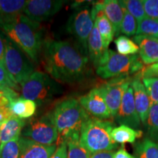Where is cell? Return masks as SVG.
<instances>
[{"instance_id": "cell-1", "label": "cell", "mask_w": 158, "mask_h": 158, "mask_svg": "<svg viewBox=\"0 0 158 158\" xmlns=\"http://www.w3.org/2000/svg\"><path fill=\"white\" fill-rule=\"evenodd\" d=\"M43 68L61 83H75L84 78L88 57L78 45L68 40H48L42 48Z\"/></svg>"}, {"instance_id": "cell-2", "label": "cell", "mask_w": 158, "mask_h": 158, "mask_svg": "<svg viewBox=\"0 0 158 158\" xmlns=\"http://www.w3.org/2000/svg\"><path fill=\"white\" fill-rule=\"evenodd\" d=\"M0 28L5 37L18 45L32 62H38L44 44L40 23L21 14L1 23Z\"/></svg>"}, {"instance_id": "cell-3", "label": "cell", "mask_w": 158, "mask_h": 158, "mask_svg": "<svg viewBox=\"0 0 158 158\" xmlns=\"http://www.w3.org/2000/svg\"><path fill=\"white\" fill-rule=\"evenodd\" d=\"M59 133L56 146L66 142L73 135H80L81 126L90 115L84 110L78 99L67 98L56 105L51 110Z\"/></svg>"}, {"instance_id": "cell-4", "label": "cell", "mask_w": 158, "mask_h": 158, "mask_svg": "<svg viewBox=\"0 0 158 158\" xmlns=\"http://www.w3.org/2000/svg\"><path fill=\"white\" fill-rule=\"evenodd\" d=\"M114 122L89 116L81 126L80 141L84 147L92 154L106 151H114L118 143L113 141L111 132Z\"/></svg>"}, {"instance_id": "cell-5", "label": "cell", "mask_w": 158, "mask_h": 158, "mask_svg": "<svg viewBox=\"0 0 158 158\" xmlns=\"http://www.w3.org/2000/svg\"><path fill=\"white\" fill-rule=\"evenodd\" d=\"M21 86L22 98L32 100L37 106L48 103L63 92L56 80L40 71H35Z\"/></svg>"}, {"instance_id": "cell-6", "label": "cell", "mask_w": 158, "mask_h": 158, "mask_svg": "<svg viewBox=\"0 0 158 158\" xmlns=\"http://www.w3.org/2000/svg\"><path fill=\"white\" fill-rule=\"evenodd\" d=\"M143 68V63L139 55L124 56L109 50V56L107 61L97 68L96 73L103 79L120 76H135Z\"/></svg>"}, {"instance_id": "cell-7", "label": "cell", "mask_w": 158, "mask_h": 158, "mask_svg": "<svg viewBox=\"0 0 158 158\" xmlns=\"http://www.w3.org/2000/svg\"><path fill=\"white\" fill-rule=\"evenodd\" d=\"M5 43L4 64L10 76L18 85H21L35 72L32 61L23 51L7 37Z\"/></svg>"}, {"instance_id": "cell-8", "label": "cell", "mask_w": 158, "mask_h": 158, "mask_svg": "<svg viewBox=\"0 0 158 158\" xmlns=\"http://www.w3.org/2000/svg\"><path fill=\"white\" fill-rule=\"evenodd\" d=\"M86 2H75L73 7L74 13L68 20L67 29L68 33L76 38L77 43L83 51L88 56V40L94 28V21L92 12Z\"/></svg>"}, {"instance_id": "cell-9", "label": "cell", "mask_w": 158, "mask_h": 158, "mask_svg": "<svg viewBox=\"0 0 158 158\" xmlns=\"http://www.w3.org/2000/svg\"><path fill=\"white\" fill-rule=\"evenodd\" d=\"M21 135L41 145H56L59 133L51 112L29 122L23 129Z\"/></svg>"}, {"instance_id": "cell-10", "label": "cell", "mask_w": 158, "mask_h": 158, "mask_svg": "<svg viewBox=\"0 0 158 158\" xmlns=\"http://www.w3.org/2000/svg\"><path fill=\"white\" fill-rule=\"evenodd\" d=\"M134 76H120L110 78L100 87L112 117L115 118L125 92L131 85Z\"/></svg>"}, {"instance_id": "cell-11", "label": "cell", "mask_w": 158, "mask_h": 158, "mask_svg": "<svg viewBox=\"0 0 158 158\" xmlns=\"http://www.w3.org/2000/svg\"><path fill=\"white\" fill-rule=\"evenodd\" d=\"M67 1L63 0H29L23 14L35 22L46 21L58 13Z\"/></svg>"}, {"instance_id": "cell-12", "label": "cell", "mask_w": 158, "mask_h": 158, "mask_svg": "<svg viewBox=\"0 0 158 158\" xmlns=\"http://www.w3.org/2000/svg\"><path fill=\"white\" fill-rule=\"evenodd\" d=\"M78 100L90 116L102 120L113 118L100 87L91 89L87 94L80 97Z\"/></svg>"}, {"instance_id": "cell-13", "label": "cell", "mask_w": 158, "mask_h": 158, "mask_svg": "<svg viewBox=\"0 0 158 158\" xmlns=\"http://www.w3.org/2000/svg\"><path fill=\"white\" fill-rule=\"evenodd\" d=\"M114 118L120 125L123 124L135 130H139L141 127V119L135 108L133 89L131 85L124 93L117 114Z\"/></svg>"}, {"instance_id": "cell-14", "label": "cell", "mask_w": 158, "mask_h": 158, "mask_svg": "<svg viewBox=\"0 0 158 158\" xmlns=\"http://www.w3.org/2000/svg\"><path fill=\"white\" fill-rule=\"evenodd\" d=\"M134 42L139 48V56L143 64L151 65L158 62V38L147 35H136Z\"/></svg>"}, {"instance_id": "cell-15", "label": "cell", "mask_w": 158, "mask_h": 158, "mask_svg": "<svg viewBox=\"0 0 158 158\" xmlns=\"http://www.w3.org/2000/svg\"><path fill=\"white\" fill-rule=\"evenodd\" d=\"M88 56L96 68L105 64L109 56V49L104 46L95 24L89 37Z\"/></svg>"}, {"instance_id": "cell-16", "label": "cell", "mask_w": 158, "mask_h": 158, "mask_svg": "<svg viewBox=\"0 0 158 158\" xmlns=\"http://www.w3.org/2000/svg\"><path fill=\"white\" fill-rule=\"evenodd\" d=\"M19 158H51L57 146H44L25 137H20Z\"/></svg>"}, {"instance_id": "cell-17", "label": "cell", "mask_w": 158, "mask_h": 158, "mask_svg": "<svg viewBox=\"0 0 158 158\" xmlns=\"http://www.w3.org/2000/svg\"><path fill=\"white\" fill-rule=\"evenodd\" d=\"M131 86L133 89L134 100H135L136 110H137L141 122L144 125L147 119L152 102L141 79L133 77V80L131 83Z\"/></svg>"}, {"instance_id": "cell-18", "label": "cell", "mask_w": 158, "mask_h": 158, "mask_svg": "<svg viewBox=\"0 0 158 158\" xmlns=\"http://www.w3.org/2000/svg\"><path fill=\"white\" fill-rule=\"evenodd\" d=\"M26 126L24 119L13 115L0 124V140L1 147L20 137L21 132Z\"/></svg>"}, {"instance_id": "cell-19", "label": "cell", "mask_w": 158, "mask_h": 158, "mask_svg": "<svg viewBox=\"0 0 158 158\" xmlns=\"http://www.w3.org/2000/svg\"><path fill=\"white\" fill-rule=\"evenodd\" d=\"M105 15L113 25L115 36L119 35L121 25L123 19V10L119 2L116 0H106L103 4Z\"/></svg>"}, {"instance_id": "cell-20", "label": "cell", "mask_w": 158, "mask_h": 158, "mask_svg": "<svg viewBox=\"0 0 158 158\" xmlns=\"http://www.w3.org/2000/svg\"><path fill=\"white\" fill-rule=\"evenodd\" d=\"M27 1L0 0V24L23 14Z\"/></svg>"}, {"instance_id": "cell-21", "label": "cell", "mask_w": 158, "mask_h": 158, "mask_svg": "<svg viewBox=\"0 0 158 158\" xmlns=\"http://www.w3.org/2000/svg\"><path fill=\"white\" fill-rule=\"evenodd\" d=\"M37 105L34 101L19 97L10 102V108L13 114L18 117L25 119L35 114Z\"/></svg>"}, {"instance_id": "cell-22", "label": "cell", "mask_w": 158, "mask_h": 158, "mask_svg": "<svg viewBox=\"0 0 158 158\" xmlns=\"http://www.w3.org/2000/svg\"><path fill=\"white\" fill-rule=\"evenodd\" d=\"M143 135V132L140 130H135L126 125L115 127L111 132V138L116 143L124 144L126 143H134L137 138Z\"/></svg>"}, {"instance_id": "cell-23", "label": "cell", "mask_w": 158, "mask_h": 158, "mask_svg": "<svg viewBox=\"0 0 158 158\" xmlns=\"http://www.w3.org/2000/svg\"><path fill=\"white\" fill-rule=\"evenodd\" d=\"M135 158H158V143L145 138L135 144Z\"/></svg>"}, {"instance_id": "cell-24", "label": "cell", "mask_w": 158, "mask_h": 158, "mask_svg": "<svg viewBox=\"0 0 158 158\" xmlns=\"http://www.w3.org/2000/svg\"><path fill=\"white\" fill-rule=\"evenodd\" d=\"M144 127L147 130V138L158 143V103L152 102Z\"/></svg>"}, {"instance_id": "cell-25", "label": "cell", "mask_w": 158, "mask_h": 158, "mask_svg": "<svg viewBox=\"0 0 158 158\" xmlns=\"http://www.w3.org/2000/svg\"><path fill=\"white\" fill-rule=\"evenodd\" d=\"M65 143L68 147V158H91L92 154L80 141V135H73Z\"/></svg>"}, {"instance_id": "cell-26", "label": "cell", "mask_w": 158, "mask_h": 158, "mask_svg": "<svg viewBox=\"0 0 158 158\" xmlns=\"http://www.w3.org/2000/svg\"><path fill=\"white\" fill-rule=\"evenodd\" d=\"M114 43H115L116 50L118 54L124 55V56L135 55L139 52V48L136 45V43L124 35H121L116 37L114 40Z\"/></svg>"}, {"instance_id": "cell-27", "label": "cell", "mask_w": 158, "mask_h": 158, "mask_svg": "<svg viewBox=\"0 0 158 158\" xmlns=\"http://www.w3.org/2000/svg\"><path fill=\"white\" fill-rule=\"evenodd\" d=\"M118 2L127 9V10L130 14L135 18L138 23L141 22L146 17L142 0H124V1Z\"/></svg>"}, {"instance_id": "cell-28", "label": "cell", "mask_w": 158, "mask_h": 158, "mask_svg": "<svg viewBox=\"0 0 158 158\" xmlns=\"http://www.w3.org/2000/svg\"><path fill=\"white\" fill-rule=\"evenodd\" d=\"M136 35L157 37L158 20L146 16L141 22L138 23Z\"/></svg>"}, {"instance_id": "cell-29", "label": "cell", "mask_w": 158, "mask_h": 158, "mask_svg": "<svg viewBox=\"0 0 158 158\" xmlns=\"http://www.w3.org/2000/svg\"><path fill=\"white\" fill-rule=\"evenodd\" d=\"M121 5V4H120ZM122 10H123V19L121 25V30L120 32L124 35V36L131 37L136 34L137 31L138 23L135 18L127 10V9L122 5Z\"/></svg>"}, {"instance_id": "cell-30", "label": "cell", "mask_w": 158, "mask_h": 158, "mask_svg": "<svg viewBox=\"0 0 158 158\" xmlns=\"http://www.w3.org/2000/svg\"><path fill=\"white\" fill-rule=\"evenodd\" d=\"M20 137L8 142L0 148V158H19Z\"/></svg>"}, {"instance_id": "cell-31", "label": "cell", "mask_w": 158, "mask_h": 158, "mask_svg": "<svg viewBox=\"0 0 158 158\" xmlns=\"http://www.w3.org/2000/svg\"><path fill=\"white\" fill-rule=\"evenodd\" d=\"M141 80L151 102L158 103V77H145Z\"/></svg>"}, {"instance_id": "cell-32", "label": "cell", "mask_w": 158, "mask_h": 158, "mask_svg": "<svg viewBox=\"0 0 158 158\" xmlns=\"http://www.w3.org/2000/svg\"><path fill=\"white\" fill-rule=\"evenodd\" d=\"M0 86L4 88H11L13 89H19V85L10 76L3 62H0Z\"/></svg>"}, {"instance_id": "cell-33", "label": "cell", "mask_w": 158, "mask_h": 158, "mask_svg": "<svg viewBox=\"0 0 158 158\" xmlns=\"http://www.w3.org/2000/svg\"><path fill=\"white\" fill-rule=\"evenodd\" d=\"M147 17L158 20V0H142Z\"/></svg>"}, {"instance_id": "cell-34", "label": "cell", "mask_w": 158, "mask_h": 158, "mask_svg": "<svg viewBox=\"0 0 158 158\" xmlns=\"http://www.w3.org/2000/svg\"><path fill=\"white\" fill-rule=\"evenodd\" d=\"M134 77L139 79L145 77H158V62L143 68L139 73L135 75Z\"/></svg>"}, {"instance_id": "cell-35", "label": "cell", "mask_w": 158, "mask_h": 158, "mask_svg": "<svg viewBox=\"0 0 158 158\" xmlns=\"http://www.w3.org/2000/svg\"><path fill=\"white\" fill-rule=\"evenodd\" d=\"M51 158H68V147L65 142L57 146L55 152Z\"/></svg>"}, {"instance_id": "cell-36", "label": "cell", "mask_w": 158, "mask_h": 158, "mask_svg": "<svg viewBox=\"0 0 158 158\" xmlns=\"http://www.w3.org/2000/svg\"><path fill=\"white\" fill-rule=\"evenodd\" d=\"M13 115L14 114L10 108V106H0V124Z\"/></svg>"}, {"instance_id": "cell-37", "label": "cell", "mask_w": 158, "mask_h": 158, "mask_svg": "<svg viewBox=\"0 0 158 158\" xmlns=\"http://www.w3.org/2000/svg\"><path fill=\"white\" fill-rule=\"evenodd\" d=\"M114 158H135V157L127 152L124 147H122L114 154Z\"/></svg>"}, {"instance_id": "cell-38", "label": "cell", "mask_w": 158, "mask_h": 158, "mask_svg": "<svg viewBox=\"0 0 158 158\" xmlns=\"http://www.w3.org/2000/svg\"><path fill=\"white\" fill-rule=\"evenodd\" d=\"M114 151H106L92 154L91 158H114Z\"/></svg>"}, {"instance_id": "cell-39", "label": "cell", "mask_w": 158, "mask_h": 158, "mask_svg": "<svg viewBox=\"0 0 158 158\" xmlns=\"http://www.w3.org/2000/svg\"><path fill=\"white\" fill-rule=\"evenodd\" d=\"M4 54H5V43L3 37L0 35V62H3Z\"/></svg>"}, {"instance_id": "cell-40", "label": "cell", "mask_w": 158, "mask_h": 158, "mask_svg": "<svg viewBox=\"0 0 158 158\" xmlns=\"http://www.w3.org/2000/svg\"><path fill=\"white\" fill-rule=\"evenodd\" d=\"M7 88H4V87H2V86H0V90H5Z\"/></svg>"}, {"instance_id": "cell-41", "label": "cell", "mask_w": 158, "mask_h": 158, "mask_svg": "<svg viewBox=\"0 0 158 158\" xmlns=\"http://www.w3.org/2000/svg\"><path fill=\"white\" fill-rule=\"evenodd\" d=\"M0 147H1V140H0Z\"/></svg>"}]
</instances>
